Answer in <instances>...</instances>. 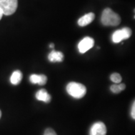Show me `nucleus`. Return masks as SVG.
<instances>
[{
  "label": "nucleus",
  "instance_id": "nucleus-1",
  "mask_svg": "<svg viewBox=\"0 0 135 135\" xmlns=\"http://www.w3.org/2000/svg\"><path fill=\"white\" fill-rule=\"evenodd\" d=\"M101 21L104 26H116L120 24L121 18L110 8H106L102 13Z\"/></svg>",
  "mask_w": 135,
  "mask_h": 135
},
{
  "label": "nucleus",
  "instance_id": "nucleus-2",
  "mask_svg": "<svg viewBox=\"0 0 135 135\" xmlns=\"http://www.w3.org/2000/svg\"><path fill=\"white\" fill-rule=\"evenodd\" d=\"M66 91L74 98L81 99L86 93V88L83 84L79 83L71 82L66 86Z\"/></svg>",
  "mask_w": 135,
  "mask_h": 135
},
{
  "label": "nucleus",
  "instance_id": "nucleus-3",
  "mask_svg": "<svg viewBox=\"0 0 135 135\" xmlns=\"http://www.w3.org/2000/svg\"><path fill=\"white\" fill-rule=\"evenodd\" d=\"M18 0H0V9L6 16L11 15L16 11Z\"/></svg>",
  "mask_w": 135,
  "mask_h": 135
},
{
  "label": "nucleus",
  "instance_id": "nucleus-4",
  "mask_svg": "<svg viewBox=\"0 0 135 135\" xmlns=\"http://www.w3.org/2000/svg\"><path fill=\"white\" fill-rule=\"evenodd\" d=\"M131 34H132L131 30L128 27L116 30L112 35V41L114 43H118L123 40L129 38L131 36Z\"/></svg>",
  "mask_w": 135,
  "mask_h": 135
},
{
  "label": "nucleus",
  "instance_id": "nucleus-5",
  "mask_svg": "<svg viewBox=\"0 0 135 135\" xmlns=\"http://www.w3.org/2000/svg\"><path fill=\"white\" fill-rule=\"evenodd\" d=\"M94 41L90 37H85L78 44V50L81 53H84L92 48L94 46Z\"/></svg>",
  "mask_w": 135,
  "mask_h": 135
},
{
  "label": "nucleus",
  "instance_id": "nucleus-6",
  "mask_svg": "<svg viewBox=\"0 0 135 135\" xmlns=\"http://www.w3.org/2000/svg\"><path fill=\"white\" fill-rule=\"evenodd\" d=\"M107 129L104 123L101 121L93 124L89 130V135H106Z\"/></svg>",
  "mask_w": 135,
  "mask_h": 135
},
{
  "label": "nucleus",
  "instance_id": "nucleus-7",
  "mask_svg": "<svg viewBox=\"0 0 135 135\" xmlns=\"http://www.w3.org/2000/svg\"><path fill=\"white\" fill-rule=\"evenodd\" d=\"M46 76L45 75H31L30 77V81L32 84H38L40 85H45L47 82Z\"/></svg>",
  "mask_w": 135,
  "mask_h": 135
},
{
  "label": "nucleus",
  "instance_id": "nucleus-8",
  "mask_svg": "<svg viewBox=\"0 0 135 135\" xmlns=\"http://www.w3.org/2000/svg\"><path fill=\"white\" fill-rule=\"evenodd\" d=\"M94 18H95V15L93 13H88L79 19L78 21V24L80 26H87L93 22Z\"/></svg>",
  "mask_w": 135,
  "mask_h": 135
},
{
  "label": "nucleus",
  "instance_id": "nucleus-9",
  "mask_svg": "<svg viewBox=\"0 0 135 135\" xmlns=\"http://www.w3.org/2000/svg\"><path fill=\"white\" fill-rule=\"evenodd\" d=\"M36 98L38 101H43L46 103H48L51 101V97L50 94L46 91V89H41L36 93Z\"/></svg>",
  "mask_w": 135,
  "mask_h": 135
},
{
  "label": "nucleus",
  "instance_id": "nucleus-10",
  "mask_svg": "<svg viewBox=\"0 0 135 135\" xmlns=\"http://www.w3.org/2000/svg\"><path fill=\"white\" fill-rule=\"evenodd\" d=\"M48 60L51 62H61L63 61V53L61 51L53 50L48 55Z\"/></svg>",
  "mask_w": 135,
  "mask_h": 135
},
{
  "label": "nucleus",
  "instance_id": "nucleus-11",
  "mask_svg": "<svg viewBox=\"0 0 135 135\" xmlns=\"http://www.w3.org/2000/svg\"><path fill=\"white\" fill-rule=\"evenodd\" d=\"M23 78L22 73L19 70H16L13 73L10 78V82L14 85H17L21 82Z\"/></svg>",
  "mask_w": 135,
  "mask_h": 135
},
{
  "label": "nucleus",
  "instance_id": "nucleus-12",
  "mask_svg": "<svg viewBox=\"0 0 135 135\" xmlns=\"http://www.w3.org/2000/svg\"><path fill=\"white\" fill-rule=\"evenodd\" d=\"M110 80L114 82V83H119L122 80V78L119 73H113L110 76Z\"/></svg>",
  "mask_w": 135,
  "mask_h": 135
},
{
  "label": "nucleus",
  "instance_id": "nucleus-13",
  "mask_svg": "<svg viewBox=\"0 0 135 135\" xmlns=\"http://www.w3.org/2000/svg\"><path fill=\"white\" fill-rule=\"evenodd\" d=\"M110 89L111 92H113V93L115 94L119 93L122 91L121 90L119 86V84H113V85L111 86Z\"/></svg>",
  "mask_w": 135,
  "mask_h": 135
},
{
  "label": "nucleus",
  "instance_id": "nucleus-14",
  "mask_svg": "<svg viewBox=\"0 0 135 135\" xmlns=\"http://www.w3.org/2000/svg\"><path fill=\"white\" fill-rule=\"evenodd\" d=\"M43 135H57V134L51 128H47Z\"/></svg>",
  "mask_w": 135,
  "mask_h": 135
},
{
  "label": "nucleus",
  "instance_id": "nucleus-15",
  "mask_svg": "<svg viewBox=\"0 0 135 135\" xmlns=\"http://www.w3.org/2000/svg\"><path fill=\"white\" fill-rule=\"evenodd\" d=\"M135 110V103L134 101L133 102V106H132V108H131V117H132L133 119H135V113H134V111Z\"/></svg>",
  "mask_w": 135,
  "mask_h": 135
},
{
  "label": "nucleus",
  "instance_id": "nucleus-16",
  "mask_svg": "<svg viewBox=\"0 0 135 135\" xmlns=\"http://www.w3.org/2000/svg\"><path fill=\"white\" fill-rule=\"evenodd\" d=\"M119 88H120L121 91H123L124 89L126 88V85H125V84H124V83L119 84Z\"/></svg>",
  "mask_w": 135,
  "mask_h": 135
},
{
  "label": "nucleus",
  "instance_id": "nucleus-17",
  "mask_svg": "<svg viewBox=\"0 0 135 135\" xmlns=\"http://www.w3.org/2000/svg\"><path fill=\"white\" fill-rule=\"evenodd\" d=\"M3 14L2 11H1V10L0 9V20H1V18H2V17H3Z\"/></svg>",
  "mask_w": 135,
  "mask_h": 135
},
{
  "label": "nucleus",
  "instance_id": "nucleus-18",
  "mask_svg": "<svg viewBox=\"0 0 135 135\" xmlns=\"http://www.w3.org/2000/svg\"><path fill=\"white\" fill-rule=\"evenodd\" d=\"M50 48H54V44H50Z\"/></svg>",
  "mask_w": 135,
  "mask_h": 135
},
{
  "label": "nucleus",
  "instance_id": "nucleus-19",
  "mask_svg": "<svg viewBox=\"0 0 135 135\" xmlns=\"http://www.w3.org/2000/svg\"><path fill=\"white\" fill-rule=\"evenodd\" d=\"M1 111L0 110V118H1Z\"/></svg>",
  "mask_w": 135,
  "mask_h": 135
}]
</instances>
